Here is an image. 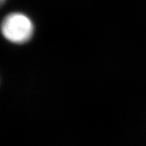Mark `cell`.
I'll use <instances>...</instances> for the list:
<instances>
[{
    "label": "cell",
    "mask_w": 146,
    "mask_h": 146,
    "mask_svg": "<svg viewBox=\"0 0 146 146\" xmlns=\"http://www.w3.org/2000/svg\"><path fill=\"white\" fill-rule=\"evenodd\" d=\"M5 1H6V0H0V7H1L5 3Z\"/></svg>",
    "instance_id": "7a4b0ae2"
},
{
    "label": "cell",
    "mask_w": 146,
    "mask_h": 146,
    "mask_svg": "<svg viewBox=\"0 0 146 146\" xmlns=\"http://www.w3.org/2000/svg\"><path fill=\"white\" fill-rule=\"evenodd\" d=\"M34 24L27 15L19 13L8 14L1 23L4 37L15 44L27 42L34 35Z\"/></svg>",
    "instance_id": "6da1fadb"
}]
</instances>
